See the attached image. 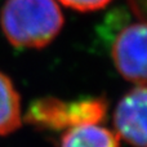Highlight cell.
<instances>
[{
  "label": "cell",
  "instance_id": "7",
  "mask_svg": "<svg viewBox=\"0 0 147 147\" xmlns=\"http://www.w3.org/2000/svg\"><path fill=\"white\" fill-rule=\"evenodd\" d=\"M63 5L79 12H93L105 8L112 0H58Z\"/></svg>",
  "mask_w": 147,
  "mask_h": 147
},
{
  "label": "cell",
  "instance_id": "8",
  "mask_svg": "<svg viewBox=\"0 0 147 147\" xmlns=\"http://www.w3.org/2000/svg\"><path fill=\"white\" fill-rule=\"evenodd\" d=\"M132 1V7L134 10L141 16V17L146 18L147 21V0H130Z\"/></svg>",
  "mask_w": 147,
  "mask_h": 147
},
{
  "label": "cell",
  "instance_id": "1",
  "mask_svg": "<svg viewBox=\"0 0 147 147\" xmlns=\"http://www.w3.org/2000/svg\"><path fill=\"white\" fill-rule=\"evenodd\" d=\"M0 26L12 45L39 49L59 34L63 14L56 0H5Z\"/></svg>",
  "mask_w": 147,
  "mask_h": 147
},
{
  "label": "cell",
  "instance_id": "4",
  "mask_svg": "<svg viewBox=\"0 0 147 147\" xmlns=\"http://www.w3.org/2000/svg\"><path fill=\"white\" fill-rule=\"evenodd\" d=\"M117 138L134 147H147V86L130 89L114 111Z\"/></svg>",
  "mask_w": 147,
  "mask_h": 147
},
{
  "label": "cell",
  "instance_id": "6",
  "mask_svg": "<svg viewBox=\"0 0 147 147\" xmlns=\"http://www.w3.org/2000/svg\"><path fill=\"white\" fill-rule=\"evenodd\" d=\"M21 124V97L9 76L0 71V136L16 132Z\"/></svg>",
  "mask_w": 147,
  "mask_h": 147
},
{
  "label": "cell",
  "instance_id": "2",
  "mask_svg": "<svg viewBox=\"0 0 147 147\" xmlns=\"http://www.w3.org/2000/svg\"><path fill=\"white\" fill-rule=\"evenodd\" d=\"M107 114L105 98H85L65 102L54 97L35 101L26 114V121L39 129L62 130L84 124H99Z\"/></svg>",
  "mask_w": 147,
  "mask_h": 147
},
{
  "label": "cell",
  "instance_id": "5",
  "mask_svg": "<svg viewBox=\"0 0 147 147\" xmlns=\"http://www.w3.org/2000/svg\"><path fill=\"white\" fill-rule=\"evenodd\" d=\"M59 147H119L117 136L99 124H84L66 130Z\"/></svg>",
  "mask_w": 147,
  "mask_h": 147
},
{
  "label": "cell",
  "instance_id": "3",
  "mask_svg": "<svg viewBox=\"0 0 147 147\" xmlns=\"http://www.w3.org/2000/svg\"><path fill=\"white\" fill-rule=\"evenodd\" d=\"M111 58L125 80L147 83V21L130 23L119 31L111 45Z\"/></svg>",
  "mask_w": 147,
  "mask_h": 147
}]
</instances>
